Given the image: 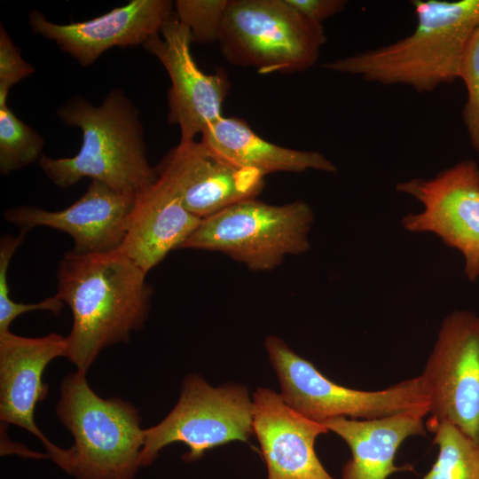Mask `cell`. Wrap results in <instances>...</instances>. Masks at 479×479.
Wrapping results in <instances>:
<instances>
[{"mask_svg":"<svg viewBox=\"0 0 479 479\" xmlns=\"http://www.w3.org/2000/svg\"><path fill=\"white\" fill-rule=\"evenodd\" d=\"M286 1L307 19L319 24L342 12L347 4L345 0Z\"/></svg>","mask_w":479,"mask_h":479,"instance_id":"cell-26","label":"cell"},{"mask_svg":"<svg viewBox=\"0 0 479 479\" xmlns=\"http://www.w3.org/2000/svg\"><path fill=\"white\" fill-rule=\"evenodd\" d=\"M459 78L464 82L467 92L462 113L464 123L472 146L479 153V26L465 50Z\"/></svg>","mask_w":479,"mask_h":479,"instance_id":"cell-23","label":"cell"},{"mask_svg":"<svg viewBox=\"0 0 479 479\" xmlns=\"http://www.w3.org/2000/svg\"><path fill=\"white\" fill-rule=\"evenodd\" d=\"M146 274L120 249L63 255L56 295L72 312L65 357L78 372L86 374L102 349L144 326L153 294Z\"/></svg>","mask_w":479,"mask_h":479,"instance_id":"cell-1","label":"cell"},{"mask_svg":"<svg viewBox=\"0 0 479 479\" xmlns=\"http://www.w3.org/2000/svg\"><path fill=\"white\" fill-rule=\"evenodd\" d=\"M85 375L69 373L60 386L56 412L75 440L65 471L75 479H133L145 439L138 410L100 397Z\"/></svg>","mask_w":479,"mask_h":479,"instance_id":"cell-4","label":"cell"},{"mask_svg":"<svg viewBox=\"0 0 479 479\" xmlns=\"http://www.w3.org/2000/svg\"><path fill=\"white\" fill-rule=\"evenodd\" d=\"M169 154L179 172L183 204L200 220L255 199L263 188L261 172L210 154L200 141L179 142Z\"/></svg>","mask_w":479,"mask_h":479,"instance_id":"cell-17","label":"cell"},{"mask_svg":"<svg viewBox=\"0 0 479 479\" xmlns=\"http://www.w3.org/2000/svg\"><path fill=\"white\" fill-rule=\"evenodd\" d=\"M420 376L426 428L433 433L447 421L479 442V316L456 310L444 319Z\"/></svg>","mask_w":479,"mask_h":479,"instance_id":"cell-9","label":"cell"},{"mask_svg":"<svg viewBox=\"0 0 479 479\" xmlns=\"http://www.w3.org/2000/svg\"><path fill=\"white\" fill-rule=\"evenodd\" d=\"M229 0H177V19L191 31L192 41L217 42Z\"/></svg>","mask_w":479,"mask_h":479,"instance_id":"cell-22","label":"cell"},{"mask_svg":"<svg viewBox=\"0 0 479 479\" xmlns=\"http://www.w3.org/2000/svg\"><path fill=\"white\" fill-rule=\"evenodd\" d=\"M169 0H132L94 19L69 24L49 21L37 10L29 12L33 33L53 41L82 67L92 65L114 47L144 44L160 33L173 13Z\"/></svg>","mask_w":479,"mask_h":479,"instance_id":"cell-14","label":"cell"},{"mask_svg":"<svg viewBox=\"0 0 479 479\" xmlns=\"http://www.w3.org/2000/svg\"><path fill=\"white\" fill-rule=\"evenodd\" d=\"M64 302L56 294L35 303L16 302L12 298L0 302V333L8 332L11 324L19 316L32 310H49L59 312L64 307Z\"/></svg>","mask_w":479,"mask_h":479,"instance_id":"cell-25","label":"cell"},{"mask_svg":"<svg viewBox=\"0 0 479 479\" xmlns=\"http://www.w3.org/2000/svg\"><path fill=\"white\" fill-rule=\"evenodd\" d=\"M57 113L82 130V142L73 157L41 156L39 166L55 185L66 189L90 177L137 197L156 182L159 172L148 162L138 109L124 91L112 90L99 106L76 96Z\"/></svg>","mask_w":479,"mask_h":479,"instance_id":"cell-2","label":"cell"},{"mask_svg":"<svg viewBox=\"0 0 479 479\" xmlns=\"http://www.w3.org/2000/svg\"><path fill=\"white\" fill-rule=\"evenodd\" d=\"M200 142L212 155L239 167L273 172H303L315 169L329 173L336 166L322 153L300 151L272 144L255 134L242 120L221 117L201 132Z\"/></svg>","mask_w":479,"mask_h":479,"instance_id":"cell-19","label":"cell"},{"mask_svg":"<svg viewBox=\"0 0 479 479\" xmlns=\"http://www.w3.org/2000/svg\"><path fill=\"white\" fill-rule=\"evenodd\" d=\"M67 339L51 333L30 338L0 333V419L19 426L38 437L51 458L65 468L68 450L54 444L41 432L35 422V408L47 397L48 386L43 381L46 366L54 358L65 357Z\"/></svg>","mask_w":479,"mask_h":479,"instance_id":"cell-13","label":"cell"},{"mask_svg":"<svg viewBox=\"0 0 479 479\" xmlns=\"http://www.w3.org/2000/svg\"><path fill=\"white\" fill-rule=\"evenodd\" d=\"M252 408L253 433L267 467V479H334L318 459L314 444L329 430L289 407L277 392L260 388Z\"/></svg>","mask_w":479,"mask_h":479,"instance_id":"cell-16","label":"cell"},{"mask_svg":"<svg viewBox=\"0 0 479 479\" xmlns=\"http://www.w3.org/2000/svg\"><path fill=\"white\" fill-rule=\"evenodd\" d=\"M135 200L92 180L82 197L64 209L20 206L6 209L4 217L27 232L45 226L67 233L76 254H102L121 248Z\"/></svg>","mask_w":479,"mask_h":479,"instance_id":"cell-12","label":"cell"},{"mask_svg":"<svg viewBox=\"0 0 479 479\" xmlns=\"http://www.w3.org/2000/svg\"><path fill=\"white\" fill-rule=\"evenodd\" d=\"M313 217L302 200L276 206L250 199L202 219L181 248L221 252L252 271H269L310 249Z\"/></svg>","mask_w":479,"mask_h":479,"instance_id":"cell-7","label":"cell"},{"mask_svg":"<svg viewBox=\"0 0 479 479\" xmlns=\"http://www.w3.org/2000/svg\"><path fill=\"white\" fill-rule=\"evenodd\" d=\"M425 416L403 412L373 420L343 417L322 424L349 445L351 459L342 467V479H387L403 470L394 464L401 444L410 436H424Z\"/></svg>","mask_w":479,"mask_h":479,"instance_id":"cell-18","label":"cell"},{"mask_svg":"<svg viewBox=\"0 0 479 479\" xmlns=\"http://www.w3.org/2000/svg\"><path fill=\"white\" fill-rule=\"evenodd\" d=\"M264 346L284 402L310 420L323 423L339 417L373 420L410 412L425 417L428 413V398L420 375L385 389H354L327 379L277 336H268Z\"/></svg>","mask_w":479,"mask_h":479,"instance_id":"cell-6","label":"cell"},{"mask_svg":"<svg viewBox=\"0 0 479 479\" xmlns=\"http://www.w3.org/2000/svg\"><path fill=\"white\" fill-rule=\"evenodd\" d=\"M433 433L438 455L421 479H479V442L447 421Z\"/></svg>","mask_w":479,"mask_h":479,"instance_id":"cell-20","label":"cell"},{"mask_svg":"<svg viewBox=\"0 0 479 479\" xmlns=\"http://www.w3.org/2000/svg\"><path fill=\"white\" fill-rule=\"evenodd\" d=\"M396 189L414 197L423 210L402 219L412 232H431L459 251L470 281L479 277V167L464 160L429 179L400 182Z\"/></svg>","mask_w":479,"mask_h":479,"instance_id":"cell-10","label":"cell"},{"mask_svg":"<svg viewBox=\"0 0 479 479\" xmlns=\"http://www.w3.org/2000/svg\"><path fill=\"white\" fill-rule=\"evenodd\" d=\"M326 37L286 0H229L218 43L228 62L258 74H289L317 62Z\"/></svg>","mask_w":479,"mask_h":479,"instance_id":"cell-5","label":"cell"},{"mask_svg":"<svg viewBox=\"0 0 479 479\" xmlns=\"http://www.w3.org/2000/svg\"><path fill=\"white\" fill-rule=\"evenodd\" d=\"M157 169L156 182L136 197L120 248L146 273L181 248L201 221L183 204L179 172L169 153Z\"/></svg>","mask_w":479,"mask_h":479,"instance_id":"cell-15","label":"cell"},{"mask_svg":"<svg viewBox=\"0 0 479 479\" xmlns=\"http://www.w3.org/2000/svg\"><path fill=\"white\" fill-rule=\"evenodd\" d=\"M35 68L22 57L3 24L0 26V107L6 106L10 89L32 75Z\"/></svg>","mask_w":479,"mask_h":479,"instance_id":"cell-24","label":"cell"},{"mask_svg":"<svg viewBox=\"0 0 479 479\" xmlns=\"http://www.w3.org/2000/svg\"><path fill=\"white\" fill-rule=\"evenodd\" d=\"M252 408L244 386L214 388L198 374L187 375L173 410L159 424L145 429L139 466L150 465L172 443L189 448L183 459L190 462L229 442H247L253 433Z\"/></svg>","mask_w":479,"mask_h":479,"instance_id":"cell-8","label":"cell"},{"mask_svg":"<svg viewBox=\"0 0 479 479\" xmlns=\"http://www.w3.org/2000/svg\"><path fill=\"white\" fill-rule=\"evenodd\" d=\"M44 140L7 105L0 107V172L7 175L41 158Z\"/></svg>","mask_w":479,"mask_h":479,"instance_id":"cell-21","label":"cell"},{"mask_svg":"<svg viewBox=\"0 0 479 479\" xmlns=\"http://www.w3.org/2000/svg\"><path fill=\"white\" fill-rule=\"evenodd\" d=\"M416 27L388 45L325 64L328 70L384 85L432 91L459 79L468 41L479 26V0H415Z\"/></svg>","mask_w":479,"mask_h":479,"instance_id":"cell-3","label":"cell"},{"mask_svg":"<svg viewBox=\"0 0 479 479\" xmlns=\"http://www.w3.org/2000/svg\"><path fill=\"white\" fill-rule=\"evenodd\" d=\"M192 42L190 29L173 12L160 33L142 45L159 59L170 78L168 120L179 127L180 142L195 140L209 123L222 117L229 89L224 71L207 75L199 68L191 52Z\"/></svg>","mask_w":479,"mask_h":479,"instance_id":"cell-11","label":"cell"}]
</instances>
